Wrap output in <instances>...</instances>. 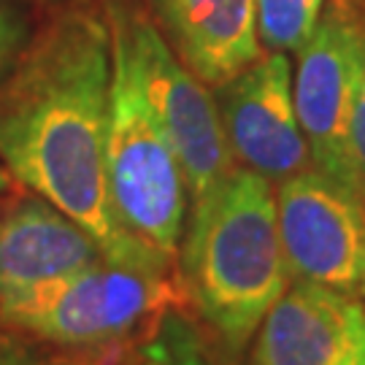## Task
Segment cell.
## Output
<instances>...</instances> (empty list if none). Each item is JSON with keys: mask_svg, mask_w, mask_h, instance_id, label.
<instances>
[{"mask_svg": "<svg viewBox=\"0 0 365 365\" xmlns=\"http://www.w3.org/2000/svg\"><path fill=\"white\" fill-rule=\"evenodd\" d=\"M111 27L90 11L54 22L0 87V163L16 184L87 227L108 260L173 265L133 238L106 179Z\"/></svg>", "mask_w": 365, "mask_h": 365, "instance_id": "obj_1", "label": "cell"}, {"mask_svg": "<svg viewBox=\"0 0 365 365\" xmlns=\"http://www.w3.org/2000/svg\"><path fill=\"white\" fill-rule=\"evenodd\" d=\"M182 284L197 312L230 346L257 336L265 314L289 287L271 182L233 165L195 197L184 230Z\"/></svg>", "mask_w": 365, "mask_h": 365, "instance_id": "obj_2", "label": "cell"}, {"mask_svg": "<svg viewBox=\"0 0 365 365\" xmlns=\"http://www.w3.org/2000/svg\"><path fill=\"white\" fill-rule=\"evenodd\" d=\"M106 179L122 227L146 247L176 260L187 214V179L155 108L135 78L125 41L114 27Z\"/></svg>", "mask_w": 365, "mask_h": 365, "instance_id": "obj_3", "label": "cell"}, {"mask_svg": "<svg viewBox=\"0 0 365 365\" xmlns=\"http://www.w3.org/2000/svg\"><path fill=\"white\" fill-rule=\"evenodd\" d=\"M173 265H138L103 257L14 306L0 322L66 349L119 344L173 298Z\"/></svg>", "mask_w": 365, "mask_h": 365, "instance_id": "obj_4", "label": "cell"}, {"mask_svg": "<svg viewBox=\"0 0 365 365\" xmlns=\"http://www.w3.org/2000/svg\"><path fill=\"white\" fill-rule=\"evenodd\" d=\"M108 25L125 41L135 78L182 163L195 200L235 165L217 101L144 14L111 6Z\"/></svg>", "mask_w": 365, "mask_h": 365, "instance_id": "obj_5", "label": "cell"}, {"mask_svg": "<svg viewBox=\"0 0 365 365\" xmlns=\"http://www.w3.org/2000/svg\"><path fill=\"white\" fill-rule=\"evenodd\" d=\"M365 66V27L344 3H327L295 66V111L314 168L363 197L349 149V119ZM365 200V197H363Z\"/></svg>", "mask_w": 365, "mask_h": 365, "instance_id": "obj_6", "label": "cell"}, {"mask_svg": "<svg viewBox=\"0 0 365 365\" xmlns=\"http://www.w3.org/2000/svg\"><path fill=\"white\" fill-rule=\"evenodd\" d=\"M276 220L289 279L357 292L365 249V200L319 168L279 182Z\"/></svg>", "mask_w": 365, "mask_h": 365, "instance_id": "obj_7", "label": "cell"}, {"mask_svg": "<svg viewBox=\"0 0 365 365\" xmlns=\"http://www.w3.org/2000/svg\"><path fill=\"white\" fill-rule=\"evenodd\" d=\"M214 92L230 152L241 165L262 173L268 182H282L309 168L312 157L295 111L287 54H260Z\"/></svg>", "mask_w": 365, "mask_h": 365, "instance_id": "obj_8", "label": "cell"}, {"mask_svg": "<svg viewBox=\"0 0 365 365\" xmlns=\"http://www.w3.org/2000/svg\"><path fill=\"white\" fill-rule=\"evenodd\" d=\"M106 255L95 235L46 197L0 200V317L60 279L92 268Z\"/></svg>", "mask_w": 365, "mask_h": 365, "instance_id": "obj_9", "label": "cell"}, {"mask_svg": "<svg viewBox=\"0 0 365 365\" xmlns=\"http://www.w3.org/2000/svg\"><path fill=\"white\" fill-rule=\"evenodd\" d=\"M255 365H365V300L295 282L265 314Z\"/></svg>", "mask_w": 365, "mask_h": 365, "instance_id": "obj_10", "label": "cell"}, {"mask_svg": "<svg viewBox=\"0 0 365 365\" xmlns=\"http://www.w3.org/2000/svg\"><path fill=\"white\" fill-rule=\"evenodd\" d=\"M165 38L206 87L238 76L262 54L257 0H155Z\"/></svg>", "mask_w": 365, "mask_h": 365, "instance_id": "obj_11", "label": "cell"}, {"mask_svg": "<svg viewBox=\"0 0 365 365\" xmlns=\"http://www.w3.org/2000/svg\"><path fill=\"white\" fill-rule=\"evenodd\" d=\"M330 0H257V36L265 52L298 54Z\"/></svg>", "mask_w": 365, "mask_h": 365, "instance_id": "obj_12", "label": "cell"}, {"mask_svg": "<svg viewBox=\"0 0 365 365\" xmlns=\"http://www.w3.org/2000/svg\"><path fill=\"white\" fill-rule=\"evenodd\" d=\"M30 14L22 0H0V87L30 46Z\"/></svg>", "mask_w": 365, "mask_h": 365, "instance_id": "obj_13", "label": "cell"}, {"mask_svg": "<svg viewBox=\"0 0 365 365\" xmlns=\"http://www.w3.org/2000/svg\"><path fill=\"white\" fill-rule=\"evenodd\" d=\"M349 149H352L354 170H357L360 190L365 197V66L360 84H357V95H354L352 119H349Z\"/></svg>", "mask_w": 365, "mask_h": 365, "instance_id": "obj_14", "label": "cell"}, {"mask_svg": "<svg viewBox=\"0 0 365 365\" xmlns=\"http://www.w3.org/2000/svg\"><path fill=\"white\" fill-rule=\"evenodd\" d=\"M0 365H46V360L22 339L0 333Z\"/></svg>", "mask_w": 365, "mask_h": 365, "instance_id": "obj_15", "label": "cell"}, {"mask_svg": "<svg viewBox=\"0 0 365 365\" xmlns=\"http://www.w3.org/2000/svg\"><path fill=\"white\" fill-rule=\"evenodd\" d=\"M11 187H14L11 173H9V170H6V165L0 163V197L9 195V192H11Z\"/></svg>", "mask_w": 365, "mask_h": 365, "instance_id": "obj_16", "label": "cell"}, {"mask_svg": "<svg viewBox=\"0 0 365 365\" xmlns=\"http://www.w3.org/2000/svg\"><path fill=\"white\" fill-rule=\"evenodd\" d=\"M357 292L365 300V249H363V268H360V287H357Z\"/></svg>", "mask_w": 365, "mask_h": 365, "instance_id": "obj_17", "label": "cell"}, {"mask_svg": "<svg viewBox=\"0 0 365 365\" xmlns=\"http://www.w3.org/2000/svg\"><path fill=\"white\" fill-rule=\"evenodd\" d=\"M46 3H54V0H46Z\"/></svg>", "mask_w": 365, "mask_h": 365, "instance_id": "obj_18", "label": "cell"}]
</instances>
